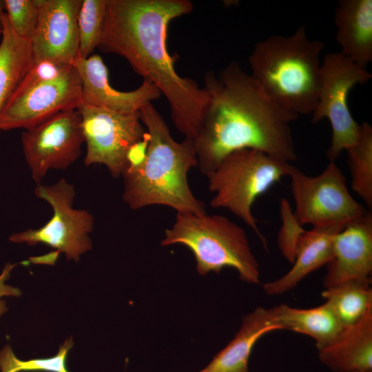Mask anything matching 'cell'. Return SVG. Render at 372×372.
Instances as JSON below:
<instances>
[{
	"label": "cell",
	"instance_id": "44dd1931",
	"mask_svg": "<svg viewBox=\"0 0 372 372\" xmlns=\"http://www.w3.org/2000/svg\"><path fill=\"white\" fill-rule=\"evenodd\" d=\"M32 63L30 40L13 32L4 12L0 41V118Z\"/></svg>",
	"mask_w": 372,
	"mask_h": 372
},
{
	"label": "cell",
	"instance_id": "3957f363",
	"mask_svg": "<svg viewBox=\"0 0 372 372\" xmlns=\"http://www.w3.org/2000/svg\"><path fill=\"white\" fill-rule=\"evenodd\" d=\"M139 115L150 140L144 164L122 174L124 202L134 210L161 205L176 213H206L203 201L194 195L188 183L189 171L198 166L194 140L176 141L152 103L144 105Z\"/></svg>",
	"mask_w": 372,
	"mask_h": 372
},
{
	"label": "cell",
	"instance_id": "d4e9b609",
	"mask_svg": "<svg viewBox=\"0 0 372 372\" xmlns=\"http://www.w3.org/2000/svg\"><path fill=\"white\" fill-rule=\"evenodd\" d=\"M74 345L72 338L66 339L60 346L57 353L48 358L22 360L18 358L9 345L0 351V372H70L66 366L69 351Z\"/></svg>",
	"mask_w": 372,
	"mask_h": 372
},
{
	"label": "cell",
	"instance_id": "484cf974",
	"mask_svg": "<svg viewBox=\"0 0 372 372\" xmlns=\"http://www.w3.org/2000/svg\"><path fill=\"white\" fill-rule=\"evenodd\" d=\"M3 3L5 15L13 32L30 40L38 20L37 0H3Z\"/></svg>",
	"mask_w": 372,
	"mask_h": 372
},
{
	"label": "cell",
	"instance_id": "f1b7e54d",
	"mask_svg": "<svg viewBox=\"0 0 372 372\" xmlns=\"http://www.w3.org/2000/svg\"><path fill=\"white\" fill-rule=\"evenodd\" d=\"M149 140L150 136L146 131L143 138L130 147L126 156L127 166L125 171L137 169L144 164Z\"/></svg>",
	"mask_w": 372,
	"mask_h": 372
},
{
	"label": "cell",
	"instance_id": "8fae6325",
	"mask_svg": "<svg viewBox=\"0 0 372 372\" xmlns=\"http://www.w3.org/2000/svg\"><path fill=\"white\" fill-rule=\"evenodd\" d=\"M83 143L77 110L59 113L21 134L24 158L37 183L49 170L71 165L81 155Z\"/></svg>",
	"mask_w": 372,
	"mask_h": 372
},
{
	"label": "cell",
	"instance_id": "4316f807",
	"mask_svg": "<svg viewBox=\"0 0 372 372\" xmlns=\"http://www.w3.org/2000/svg\"><path fill=\"white\" fill-rule=\"evenodd\" d=\"M282 227L278 234V245L284 257L290 262H294L297 241L304 231L296 220L287 199L280 201Z\"/></svg>",
	"mask_w": 372,
	"mask_h": 372
},
{
	"label": "cell",
	"instance_id": "ac0fdd59",
	"mask_svg": "<svg viewBox=\"0 0 372 372\" xmlns=\"http://www.w3.org/2000/svg\"><path fill=\"white\" fill-rule=\"evenodd\" d=\"M341 53L366 68L372 60V0H340L335 13Z\"/></svg>",
	"mask_w": 372,
	"mask_h": 372
},
{
	"label": "cell",
	"instance_id": "ba28073f",
	"mask_svg": "<svg viewBox=\"0 0 372 372\" xmlns=\"http://www.w3.org/2000/svg\"><path fill=\"white\" fill-rule=\"evenodd\" d=\"M322 84L312 123L323 118L330 123L332 136L327 151L330 162H335L340 153L358 141L361 125L358 124L348 106V95L357 84H364L372 74L340 52L327 54L321 63Z\"/></svg>",
	"mask_w": 372,
	"mask_h": 372
},
{
	"label": "cell",
	"instance_id": "30bf717a",
	"mask_svg": "<svg viewBox=\"0 0 372 372\" xmlns=\"http://www.w3.org/2000/svg\"><path fill=\"white\" fill-rule=\"evenodd\" d=\"M76 110L86 145L85 165H104L113 177L122 176L130 147L146 132L139 112H116L82 103Z\"/></svg>",
	"mask_w": 372,
	"mask_h": 372
},
{
	"label": "cell",
	"instance_id": "f546056e",
	"mask_svg": "<svg viewBox=\"0 0 372 372\" xmlns=\"http://www.w3.org/2000/svg\"><path fill=\"white\" fill-rule=\"evenodd\" d=\"M17 265L7 263L0 274V316L8 309L6 301L1 300V298L3 296L19 297L21 295V291L19 288L6 284V281L9 278L12 270Z\"/></svg>",
	"mask_w": 372,
	"mask_h": 372
},
{
	"label": "cell",
	"instance_id": "cb8c5ba5",
	"mask_svg": "<svg viewBox=\"0 0 372 372\" xmlns=\"http://www.w3.org/2000/svg\"><path fill=\"white\" fill-rule=\"evenodd\" d=\"M106 0H81L77 14L79 57L86 59L98 48Z\"/></svg>",
	"mask_w": 372,
	"mask_h": 372
},
{
	"label": "cell",
	"instance_id": "d6986e66",
	"mask_svg": "<svg viewBox=\"0 0 372 372\" xmlns=\"http://www.w3.org/2000/svg\"><path fill=\"white\" fill-rule=\"evenodd\" d=\"M278 330L272 323L271 308H256L243 317L234 338L198 372H249V360L256 342L265 334Z\"/></svg>",
	"mask_w": 372,
	"mask_h": 372
},
{
	"label": "cell",
	"instance_id": "1f68e13d",
	"mask_svg": "<svg viewBox=\"0 0 372 372\" xmlns=\"http://www.w3.org/2000/svg\"><path fill=\"white\" fill-rule=\"evenodd\" d=\"M349 372H372V370H356V371H351Z\"/></svg>",
	"mask_w": 372,
	"mask_h": 372
},
{
	"label": "cell",
	"instance_id": "603a6c76",
	"mask_svg": "<svg viewBox=\"0 0 372 372\" xmlns=\"http://www.w3.org/2000/svg\"><path fill=\"white\" fill-rule=\"evenodd\" d=\"M351 176V187L372 207V127L361 124V134L357 143L347 150Z\"/></svg>",
	"mask_w": 372,
	"mask_h": 372
},
{
	"label": "cell",
	"instance_id": "4fadbf2b",
	"mask_svg": "<svg viewBox=\"0 0 372 372\" xmlns=\"http://www.w3.org/2000/svg\"><path fill=\"white\" fill-rule=\"evenodd\" d=\"M39 14L30 39L33 63L72 65L79 57L77 14L81 0H37Z\"/></svg>",
	"mask_w": 372,
	"mask_h": 372
},
{
	"label": "cell",
	"instance_id": "4dcf8cb0",
	"mask_svg": "<svg viewBox=\"0 0 372 372\" xmlns=\"http://www.w3.org/2000/svg\"><path fill=\"white\" fill-rule=\"evenodd\" d=\"M3 16H4V8L3 0H0V41L2 38L3 30Z\"/></svg>",
	"mask_w": 372,
	"mask_h": 372
},
{
	"label": "cell",
	"instance_id": "6da1fadb",
	"mask_svg": "<svg viewBox=\"0 0 372 372\" xmlns=\"http://www.w3.org/2000/svg\"><path fill=\"white\" fill-rule=\"evenodd\" d=\"M188 0H106L98 48L123 57L166 98L174 127L185 138L198 134L209 96L180 76L167 46L170 22L193 10Z\"/></svg>",
	"mask_w": 372,
	"mask_h": 372
},
{
	"label": "cell",
	"instance_id": "2e32d148",
	"mask_svg": "<svg viewBox=\"0 0 372 372\" xmlns=\"http://www.w3.org/2000/svg\"><path fill=\"white\" fill-rule=\"evenodd\" d=\"M344 227H313L304 230L297 241L291 269L281 278L264 284L265 293L276 296L287 292L307 275L327 265L333 258V238Z\"/></svg>",
	"mask_w": 372,
	"mask_h": 372
},
{
	"label": "cell",
	"instance_id": "7a4b0ae2",
	"mask_svg": "<svg viewBox=\"0 0 372 372\" xmlns=\"http://www.w3.org/2000/svg\"><path fill=\"white\" fill-rule=\"evenodd\" d=\"M209 101L201 127L193 139L200 171L208 175L229 154L261 151L290 163L296 153L290 123L298 116L276 106L237 62L218 74L208 72Z\"/></svg>",
	"mask_w": 372,
	"mask_h": 372
},
{
	"label": "cell",
	"instance_id": "5bb4252c",
	"mask_svg": "<svg viewBox=\"0 0 372 372\" xmlns=\"http://www.w3.org/2000/svg\"><path fill=\"white\" fill-rule=\"evenodd\" d=\"M81 81V103L87 105L121 112H137L162 95L151 83L144 81L136 90L124 92L110 83L108 69L102 57L92 54L79 57L72 65Z\"/></svg>",
	"mask_w": 372,
	"mask_h": 372
},
{
	"label": "cell",
	"instance_id": "7402d4cb",
	"mask_svg": "<svg viewBox=\"0 0 372 372\" xmlns=\"http://www.w3.org/2000/svg\"><path fill=\"white\" fill-rule=\"evenodd\" d=\"M343 327L353 324L372 309L371 280H352L325 288L321 293Z\"/></svg>",
	"mask_w": 372,
	"mask_h": 372
},
{
	"label": "cell",
	"instance_id": "83f0119b",
	"mask_svg": "<svg viewBox=\"0 0 372 372\" xmlns=\"http://www.w3.org/2000/svg\"><path fill=\"white\" fill-rule=\"evenodd\" d=\"M70 66L50 60L33 63L15 92H23L37 84L55 79L61 76Z\"/></svg>",
	"mask_w": 372,
	"mask_h": 372
},
{
	"label": "cell",
	"instance_id": "8992f818",
	"mask_svg": "<svg viewBox=\"0 0 372 372\" xmlns=\"http://www.w3.org/2000/svg\"><path fill=\"white\" fill-rule=\"evenodd\" d=\"M294 166L256 149H242L227 155L207 175L208 189L214 193L213 208H225L242 220L256 234L267 249L251 207L256 199L282 177L289 176Z\"/></svg>",
	"mask_w": 372,
	"mask_h": 372
},
{
	"label": "cell",
	"instance_id": "9c48e42d",
	"mask_svg": "<svg viewBox=\"0 0 372 372\" xmlns=\"http://www.w3.org/2000/svg\"><path fill=\"white\" fill-rule=\"evenodd\" d=\"M289 176L295 200L293 216L302 226L344 227L367 211L351 195L335 162L316 176H307L296 167Z\"/></svg>",
	"mask_w": 372,
	"mask_h": 372
},
{
	"label": "cell",
	"instance_id": "277c9868",
	"mask_svg": "<svg viewBox=\"0 0 372 372\" xmlns=\"http://www.w3.org/2000/svg\"><path fill=\"white\" fill-rule=\"evenodd\" d=\"M324 43L308 38L304 25L290 36L271 35L256 43L248 58L251 77L283 111L312 114L322 84Z\"/></svg>",
	"mask_w": 372,
	"mask_h": 372
},
{
	"label": "cell",
	"instance_id": "52a82bcc",
	"mask_svg": "<svg viewBox=\"0 0 372 372\" xmlns=\"http://www.w3.org/2000/svg\"><path fill=\"white\" fill-rule=\"evenodd\" d=\"M34 194L51 206L53 214L42 227L11 234L10 241L33 246L47 245L64 253L68 260L78 262L92 247L89 236L94 229V217L84 209H75L74 185L61 178L52 185L37 183Z\"/></svg>",
	"mask_w": 372,
	"mask_h": 372
},
{
	"label": "cell",
	"instance_id": "5b68a950",
	"mask_svg": "<svg viewBox=\"0 0 372 372\" xmlns=\"http://www.w3.org/2000/svg\"><path fill=\"white\" fill-rule=\"evenodd\" d=\"M176 244L193 253L196 270L201 276L231 267L242 280L252 284L260 282L259 265L245 230L224 216L177 213L161 245Z\"/></svg>",
	"mask_w": 372,
	"mask_h": 372
},
{
	"label": "cell",
	"instance_id": "9a60e30c",
	"mask_svg": "<svg viewBox=\"0 0 372 372\" xmlns=\"http://www.w3.org/2000/svg\"><path fill=\"white\" fill-rule=\"evenodd\" d=\"M323 285L329 288L352 280H371L372 213L348 223L333 240V258Z\"/></svg>",
	"mask_w": 372,
	"mask_h": 372
},
{
	"label": "cell",
	"instance_id": "ffe728a7",
	"mask_svg": "<svg viewBox=\"0 0 372 372\" xmlns=\"http://www.w3.org/2000/svg\"><path fill=\"white\" fill-rule=\"evenodd\" d=\"M271 309L272 323L279 330H289L311 337L318 350L332 342L343 328L326 302L309 309L294 308L285 304Z\"/></svg>",
	"mask_w": 372,
	"mask_h": 372
},
{
	"label": "cell",
	"instance_id": "7c38bea8",
	"mask_svg": "<svg viewBox=\"0 0 372 372\" xmlns=\"http://www.w3.org/2000/svg\"><path fill=\"white\" fill-rule=\"evenodd\" d=\"M81 103V81L71 65L61 76L15 92L0 118L1 131L28 130L54 115L76 110Z\"/></svg>",
	"mask_w": 372,
	"mask_h": 372
},
{
	"label": "cell",
	"instance_id": "e0dca14e",
	"mask_svg": "<svg viewBox=\"0 0 372 372\" xmlns=\"http://www.w3.org/2000/svg\"><path fill=\"white\" fill-rule=\"evenodd\" d=\"M318 351L320 361L333 372L372 370V309Z\"/></svg>",
	"mask_w": 372,
	"mask_h": 372
}]
</instances>
